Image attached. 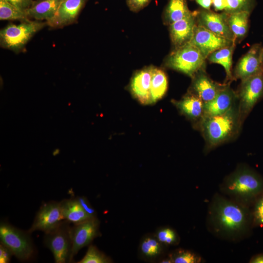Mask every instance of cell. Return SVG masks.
<instances>
[{
    "label": "cell",
    "mask_w": 263,
    "mask_h": 263,
    "mask_svg": "<svg viewBox=\"0 0 263 263\" xmlns=\"http://www.w3.org/2000/svg\"><path fill=\"white\" fill-rule=\"evenodd\" d=\"M62 0H37L25 12L30 19L46 21L55 15Z\"/></svg>",
    "instance_id": "obj_19"
},
{
    "label": "cell",
    "mask_w": 263,
    "mask_h": 263,
    "mask_svg": "<svg viewBox=\"0 0 263 263\" xmlns=\"http://www.w3.org/2000/svg\"><path fill=\"white\" fill-rule=\"evenodd\" d=\"M250 14L246 12L227 14V21L235 42L241 41L246 36Z\"/></svg>",
    "instance_id": "obj_22"
},
{
    "label": "cell",
    "mask_w": 263,
    "mask_h": 263,
    "mask_svg": "<svg viewBox=\"0 0 263 263\" xmlns=\"http://www.w3.org/2000/svg\"><path fill=\"white\" fill-rule=\"evenodd\" d=\"M212 4L215 11L225 10L227 6L226 0H212Z\"/></svg>",
    "instance_id": "obj_37"
},
{
    "label": "cell",
    "mask_w": 263,
    "mask_h": 263,
    "mask_svg": "<svg viewBox=\"0 0 263 263\" xmlns=\"http://www.w3.org/2000/svg\"><path fill=\"white\" fill-rule=\"evenodd\" d=\"M0 243L7 246L19 260H29L34 248L30 233L12 225L6 222L0 224Z\"/></svg>",
    "instance_id": "obj_6"
},
{
    "label": "cell",
    "mask_w": 263,
    "mask_h": 263,
    "mask_svg": "<svg viewBox=\"0 0 263 263\" xmlns=\"http://www.w3.org/2000/svg\"><path fill=\"white\" fill-rule=\"evenodd\" d=\"M191 93L196 94L204 103L212 100L227 85L220 84L212 80L205 69L199 71L192 77Z\"/></svg>",
    "instance_id": "obj_15"
},
{
    "label": "cell",
    "mask_w": 263,
    "mask_h": 263,
    "mask_svg": "<svg viewBox=\"0 0 263 263\" xmlns=\"http://www.w3.org/2000/svg\"><path fill=\"white\" fill-rule=\"evenodd\" d=\"M47 26L46 21L27 19L18 24L10 23L0 30L1 47L18 53L38 31Z\"/></svg>",
    "instance_id": "obj_3"
},
{
    "label": "cell",
    "mask_w": 263,
    "mask_h": 263,
    "mask_svg": "<svg viewBox=\"0 0 263 263\" xmlns=\"http://www.w3.org/2000/svg\"><path fill=\"white\" fill-rule=\"evenodd\" d=\"M262 72L263 73V55H262Z\"/></svg>",
    "instance_id": "obj_40"
},
{
    "label": "cell",
    "mask_w": 263,
    "mask_h": 263,
    "mask_svg": "<svg viewBox=\"0 0 263 263\" xmlns=\"http://www.w3.org/2000/svg\"><path fill=\"white\" fill-rule=\"evenodd\" d=\"M88 0H62L55 15L46 21L47 26L52 29H59L75 23Z\"/></svg>",
    "instance_id": "obj_14"
},
{
    "label": "cell",
    "mask_w": 263,
    "mask_h": 263,
    "mask_svg": "<svg viewBox=\"0 0 263 263\" xmlns=\"http://www.w3.org/2000/svg\"><path fill=\"white\" fill-rule=\"evenodd\" d=\"M25 11L5 0H0V19L24 21L29 19Z\"/></svg>",
    "instance_id": "obj_26"
},
{
    "label": "cell",
    "mask_w": 263,
    "mask_h": 263,
    "mask_svg": "<svg viewBox=\"0 0 263 263\" xmlns=\"http://www.w3.org/2000/svg\"><path fill=\"white\" fill-rule=\"evenodd\" d=\"M196 12L169 25L170 39L175 48L189 43L196 26Z\"/></svg>",
    "instance_id": "obj_17"
},
{
    "label": "cell",
    "mask_w": 263,
    "mask_h": 263,
    "mask_svg": "<svg viewBox=\"0 0 263 263\" xmlns=\"http://www.w3.org/2000/svg\"><path fill=\"white\" fill-rule=\"evenodd\" d=\"M189 43L197 48L206 59L213 52L235 44L234 41L217 35L197 24Z\"/></svg>",
    "instance_id": "obj_11"
},
{
    "label": "cell",
    "mask_w": 263,
    "mask_h": 263,
    "mask_svg": "<svg viewBox=\"0 0 263 263\" xmlns=\"http://www.w3.org/2000/svg\"><path fill=\"white\" fill-rule=\"evenodd\" d=\"M237 94L227 85L211 101L204 103V116L221 114L229 110L237 103Z\"/></svg>",
    "instance_id": "obj_16"
},
{
    "label": "cell",
    "mask_w": 263,
    "mask_h": 263,
    "mask_svg": "<svg viewBox=\"0 0 263 263\" xmlns=\"http://www.w3.org/2000/svg\"><path fill=\"white\" fill-rule=\"evenodd\" d=\"M71 227L70 223L64 220L54 230L45 233L44 244L53 253L55 263L72 262Z\"/></svg>",
    "instance_id": "obj_7"
},
{
    "label": "cell",
    "mask_w": 263,
    "mask_h": 263,
    "mask_svg": "<svg viewBox=\"0 0 263 263\" xmlns=\"http://www.w3.org/2000/svg\"><path fill=\"white\" fill-rule=\"evenodd\" d=\"M17 7L25 11L33 4V0H5Z\"/></svg>",
    "instance_id": "obj_36"
},
{
    "label": "cell",
    "mask_w": 263,
    "mask_h": 263,
    "mask_svg": "<svg viewBox=\"0 0 263 263\" xmlns=\"http://www.w3.org/2000/svg\"><path fill=\"white\" fill-rule=\"evenodd\" d=\"M112 260L95 246L90 245L83 258L77 263H109Z\"/></svg>",
    "instance_id": "obj_29"
},
{
    "label": "cell",
    "mask_w": 263,
    "mask_h": 263,
    "mask_svg": "<svg viewBox=\"0 0 263 263\" xmlns=\"http://www.w3.org/2000/svg\"><path fill=\"white\" fill-rule=\"evenodd\" d=\"M171 258L175 263H196L200 261L195 254L188 250H179Z\"/></svg>",
    "instance_id": "obj_31"
},
{
    "label": "cell",
    "mask_w": 263,
    "mask_h": 263,
    "mask_svg": "<svg viewBox=\"0 0 263 263\" xmlns=\"http://www.w3.org/2000/svg\"><path fill=\"white\" fill-rule=\"evenodd\" d=\"M192 13L188 6L186 0H169L164 12V22L169 24L184 19Z\"/></svg>",
    "instance_id": "obj_23"
},
{
    "label": "cell",
    "mask_w": 263,
    "mask_h": 263,
    "mask_svg": "<svg viewBox=\"0 0 263 263\" xmlns=\"http://www.w3.org/2000/svg\"><path fill=\"white\" fill-rule=\"evenodd\" d=\"M203 9L210 10L212 0H194Z\"/></svg>",
    "instance_id": "obj_38"
},
{
    "label": "cell",
    "mask_w": 263,
    "mask_h": 263,
    "mask_svg": "<svg viewBox=\"0 0 263 263\" xmlns=\"http://www.w3.org/2000/svg\"><path fill=\"white\" fill-rule=\"evenodd\" d=\"M206 59L199 49L189 42L175 48L167 57L165 65L192 78L205 69Z\"/></svg>",
    "instance_id": "obj_5"
},
{
    "label": "cell",
    "mask_w": 263,
    "mask_h": 263,
    "mask_svg": "<svg viewBox=\"0 0 263 263\" xmlns=\"http://www.w3.org/2000/svg\"><path fill=\"white\" fill-rule=\"evenodd\" d=\"M150 1V0H127V3L131 11L137 12L145 7Z\"/></svg>",
    "instance_id": "obj_32"
},
{
    "label": "cell",
    "mask_w": 263,
    "mask_h": 263,
    "mask_svg": "<svg viewBox=\"0 0 263 263\" xmlns=\"http://www.w3.org/2000/svg\"><path fill=\"white\" fill-rule=\"evenodd\" d=\"M227 6L224 12L229 14L246 12L251 13L255 4V0H226Z\"/></svg>",
    "instance_id": "obj_28"
},
{
    "label": "cell",
    "mask_w": 263,
    "mask_h": 263,
    "mask_svg": "<svg viewBox=\"0 0 263 263\" xmlns=\"http://www.w3.org/2000/svg\"><path fill=\"white\" fill-rule=\"evenodd\" d=\"M254 214L256 221L263 224V196L256 205Z\"/></svg>",
    "instance_id": "obj_35"
},
{
    "label": "cell",
    "mask_w": 263,
    "mask_h": 263,
    "mask_svg": "<svg viewBox=\"0 0 263 263\" xmlns=\"http://www.w3.org/2000/svg\"><path fill=\"white\" fill-rule=\"evenodd\" d=\"M235 44L225 47L210 54L207 59L211 63H217L222 65L226 73V80H232L233 76L231 68L232 64V55Z\"/></svg>",
    "instance_id": "obj_24"
},
{
    "label": "cell",
    "mask_w": 263,
    "mask_h": 263,
    "mask_svg": "<svg viewBox=\"0 0 263 263\" xmlns=\"http://www.w3.org/2000/svg\"><path fill=\"white\" fill-rule=\"evenodd\" d=\"M99 224L100 222L96 217L71 227L72 262L74 256L82 248L90 244L94 238L100 236Z\"/></svg>",
    "instance_id": "obj_9"
},
{
    "label": "cell",
    "mask_w": 263,
    "mask_h": 263,
    "mask_svg": "<svg viewBox=\"0 0 263 263\" xmlns=\"http://www.w3.org/2000/svg\"><path fill=\"white\" fill-rule=\"evenodd\" d=\"M241 81L237 96L240 113L244 120L263 96V73L261 72Z\"/></svg>",
    "instance_id": "obj_8"
},
{
    "label": "cell",
    "mask_w": 263,
    "mask_h": 263,
    "mask_svg": "<svg viewBox=\"0 0 263 263\" xmlns=\"http://www.w3.org/2000/svg\"><path fill=\"white\" fill-rule=\"evenodd\" d=\"M140 250L144 257L153 259L157 257L162 253V244L156 237H147L141 242Z\"/></svg>",
    "instance_id": "obj_27"
},
{
    "label": "cell",
    "mask_w": 263,
    "mask_h": 263,
    "mask_svg": "<svg viewBox=\"0 0 263 263\" xmlns=\"http://www.w3.org/2000/svg\"><path fill=\"white\" fill-rule=\"evenodd\" d=\"M168 84L165 73L160 69L152 67L150 84L151 103L156 102L165 95Z\"/></svg>",
    "instance_id": "obj_25"
},
{
    "label": "cell",
    "mask_w": 263,
    "mask_h": 263,
    "mask_svg": "<svg viewBox=\"0 0 263 263\" xmlns=\"http://www.w3.org/2000/svg\"><path fill=\"white\" fill-rule=\"evenodd\" d=\"M64 220L73 225L84 222L91 217L83 209L76 197L64 199L60 202Z\"/></svg>",
    "instance_id": "obj_20"
},
{
    "label": "cell",
    "mask_w": 263,
    "mask_h": 263,
    "mask_svg": "<svg viewBox=\"0 0 263 263\" xmlns=\"http://www.w3.org/2000/svg\"><path fill=\"white\" fill-rule=\"evenodd\" d=\"M13 255L11 251L5 245L0 243V263H8L10 261Z\"/></svg>",
    "instance_id": "obj_34"
},
{
    "label": "cell",
    "mask_w": 263,
    "mask_h": 263,
    "mask_svg": "<svg viewBox=\"0 0 263 263\" xmlns=\"http://www.w3.org/2000/svg\"><path fill=\"white\" fill-rule=\"evenodd\" d=\"M243 120L236 103L224 113L204 116L200 120L202 134L209 148L216 147L237 134Z\"/></svg>",
    "instance_id": "obj_1"
},
{
    "label": "cell",
    "mask_w": 263,
    "mask_h": 263,
    "mask_svg": "<svg viewBox=\"0 0 263 263\" xmlns=\"http://www.w3.org/2000/svg\"><path fill=\"white\" fill-rule=\"evenodd\" d=\"M76 198L83 209L91 217H96L95 210L91 206L86 198L78 196Z\"/></svg>",
    "instance_id": "obj_33"
},
{
    "label": "cell",
    "mask_w": 263,
    "mask_h": 263,
    "mask_svg": "<svg viewBox=\"0 0 263 263\" xmlns=\"http://www.w3.org/2000/svg\"><path fill=\"white\" fill-rule=\"evenodd\" d=\"M204 103L200 97L190 92L177 102L176 105L188 117L200 120L204 116Z\"/></svg>",
    "instance_id": "obj_21"
},
{
    "label": "cell",
    "mask_w": 263,
    "mask_h": 263,
    "mask_svg": "<svg viewBox=\"0 0 263 263\" xmlns=\"http://www.w3.org/2000/svg\"><path fill=\"white\" fill-rule=\"evenodd\" d=\"M212 220L216 227L228 235H236L244 231L248 223L247 210L239 205L217 198L211 207Z\"/></svg>",
    "instance_id": "obj_2"
},
{
    "label": "cell",
    "mask_w": 263,
    "mask_h": 263,
    "mask_svg": "<svg viewBox=\"0 0 263 263\" xmlns=\"http://www.w3.org/2000/svg\"><path fill=\"white\" fill-rule=\"evenodd\" d=\"M250 263H263V255L261 254L256 256L251 260Z\"/></svg>",
    "instance_id": "obj_39"
},
{
    "label": "cell",
    "mask_w": 263,
    "mask_h": 263,
    "mask_svg": "<svg viewBox=\"0 0 263 263\" xmlns=\"http://www.w3.org/2000/svg\"><path fill=\"white\" fill-rule=\"evenodd\" d=\"M263 45L255 43L239 59L233 77L242 80L262 72Z\"/></svg>",
    "instance_id": "obj_13"
},
{
    "label": "cell",
    "mask_w": 263,
    "mask_h": 263,
    "mask_svg": "<svg viewBox=\"0 0 263 263\" xmlns=\"http://www.w3.org/2000/svg\"><path fill=\"white\" fill-rule=\"evenodd\" d=\"M155 237L162 244L166 245L174 244L177 239L175 231L168 227L163 228L158 230Z\"/></svg>",
    "instance_id": "obj_30"
},
{
    "label": "cell",
    "mask_w": 263,
    "mask_h": 263,
    "mask_svg": "<svg viewBox=\"0 0 263 263\" xmlns=\"http://www.w3.org/2000/svg\"><path fill=\"white\" fill-rule=\"evenodd\" d=\"M152 67H148L136 72L133 76L131 91L138 100L143 104L151 103L150 84Z\"/></svg>",
    "instance_id": "obj_18"
},
{
    "label": "cell",
    "mask_w": 263,
    "mask_h": 263,
    "mask_svg": "<svg viewBox=\"0 0 263 263\" xmlns=\"http://www.w3.org/2000/svg\"><path fill=\"white\" fill-rule=\"evenodd\" d=\"M63 220L60 202L45 203L40 207L27 231L30 234L37 230L47 233L58 226Z\"/></svg>",
    "instance_id": "obj_10"
},
{
    "label": "cell",
    "mask_w": 263,
    "mask_h": 263,
    "mask_svg": "<svg viewBox=\"0 0 263 263\" xmlns=\"http://www.w3.org/2000/svg\"><path fill=\"white\" fill-rule=\"evenodd\" d=\"M197 25L221 37L235 41L227 21V14L205 9L196 12Z\"/></svg>",
    "instance_id": "obj_12"
},
{
    "label": "cell",
    "mask_w": 263,
    "mask_h": 263,
    "mask_svg": "<svg viewBox=\"0 0 263 263\" xmlns=\"http://www.w3.org/2000/svg\"><path fill=\"white\" fill-rule=\"evenodd\" d=\"M224 188L231 195L244 200H249L263 190V180L250 169L241 168L228 177Z\"/></svg>",
    "instance_id": "obj_4"
}]
</instances>
